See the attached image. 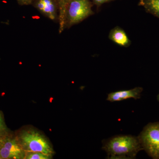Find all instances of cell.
Returning a JSON list of instances; mask_svg holds the SVG:
<instances>
[{"instance_id": "obj_3", "label": "cell", "mask_w": 159, "mask_h": 159, "mask_svg": "<svg viewBox=\"0 0 159 159\" xmlns=\"http://www.w3.org/2000/svg\"><path fill=\"white\" fill-rule=\"evenodd\" d=\"M89 0H71L67 7L65 28L81 22L93 14Z\"/></svg>"}, {"instance_id": "obj_9", "label": "cell", "mask_w": 159, "mask_h": 159, "mask_svg": "<svg viewBox=\"0 0 159 159\" xmlns=\"http://www.w3.org/2000/svg\"><path fill=\"white\" fill-rule=\"evenodd\" d=\"M139 5L146 12L159 19V0H139Z\"/></svg>"}, {"instance_id": "obj_10", "label": "cell", "mask_w": 159, "mask_h": 159, "mask_svg": "<svg viewBox=\"0 0 159 159\" xmlns=\"http://www.w3.org/2000/svg\"><path fill=\"white\" fill-rule=\"evenodd\" d=\"M59 5V33L65 29V17L67 7L71 0H57Z\"/></svg>"}, {"instance_id": "obj_16", "label": "cell", "mask_w": 159, "mask_h": 159, "mask_svg": "<svg viewBox=\"0 0 159 159\" xmlns=\"http://www.w3.org/2000/svg\"><path fill=\"white\" fill-rule=\"evenodd\" d=\"M1 135H2V134H1ZM1 135H0V136H1Z\"/></svg>"}, {"instance_id": "obj_4", "label": "cell", "mask_w": 159, "mask_h": 159, "mask_svg": "<svg viewBox=\"0 0 159 159\" xmlns=\"http://www.w3.org/2000/svg\"><path fill=\"white\" fill-rule=\"evenodd\" d=\"M143 150L155 159H159V122L150 123L138 136Z\"/></svg>"}, {"instance_id": "obj_11", "label": "cell", "mask_w": 159, "mask_h": 159, "mask_svg": "<svg viewBox=\"0 0 159 159\" xmlns=\"http://www.w3.org/2000/svg\"><path fill=\"white\" fill-rule=\"evenodd\" d=\"M52 156L46 154L42 152H25L24 158L25 159H50Z\"/></svg>"}, {"instance_id": "obj_15", "label": "cell", "mask_w": 159, "mask_h": 159, "mask_svg": "<svg viewBox=\"0 0 159 159\" xmlns=\"http://www.w3.org/2000/svg\"><path fill=\"white\" fill-rule=\"evenodd\" d=\"M157 99L158 101L159 102V94L157 96Z\"/></svg>"}, {"instance_id": "obj_13", "label": "cell", "mask_w": 159, "mask_h": 159, "mask_svg": "<svg viewBox=\"0 0 159 159\" xmlns=\"http://www.w3.org/2000/svg\"><path fill=\"white\" fill-rule=\"evenodd\" d=\"M33 0H17L18 3L20 6H29L31 5Z\"/></svg>"}, {"instance_id": "obj_1", "label": "cell", "mask_w": 159, "mask_h": 159, "mask_svg": "<svg viewBox=\"0 0 159 159\" xmlns=\"http://www.w3.org/2000/svg\"><path fill=\"white\" fill-rule=\"evenodd\" d=\"M102 149L108 158L134 159L143 150L138 137L119 135L102 141Z\"/></svg>"}, {"instance_id": "obj_6", "label": "cell", "mask_w": 159, "mask_h": 159, "mask_svg": "<svg viewBox=\"0 0 159 159\" xmlns=\"http://www.w3.org/2000/svg\"><path fill=\"white\" fill-rule=\"evenodd\" d=\"M31 5L44 16L58 22L59 5L57 0H33Z\"/></svg>"}, {"instance_id": "obj_7", "label": "cell", "mask_w": 159, "mask_h": 159, "mask_svg": "<svg viewBox=\"0 0 159 159\" xmlns=\"http://www.w3.org/2000/svg\"><path fill=\"white\" fill-rule=\"evenodd\" d=\"M142 91V88L138 87L131 89L112 92L108 94L107 100L110 102H114L122 101L131 98L139 99L141 97Z\"/></svg>"}, {"instance_id": "obj_14", "label": "cell", "mask_w": 159, "mask_h": 159, "mask_svg": "<svg viewBox=\"0 0 159 159\" xmlns=\"http://www.w3.org/2000/svg\"><path fill=\"white\" fill-rule=\"evenodd\" d=\"M93 1L96 5L97 6H99V5H101V4L107 2L111 1V0H93Z\"/></svg>"}, {"instance_id": "obj_8", "label": "cell", "mask_w": 159, "mask_h": 159, "mask_svg": "<svg viewBox=\"0 0 159 159\" xmlns=\"http://www.w3.org/2000/svg\"><path fill=\"white\" fill-rule=\"evenodd\" d=\"M109 38L118 45L122 47H128L131 42L124 30L120 27H116L110 31Z\"/></svg>"}, {"instance_id": "obj_2", "label": "cell", "mask_w": 159, "mask_h": 159, "mask_svg": "<svg viewBox=\"0 0 159 159\" xmlns=\"http://www.w3.org/2000/svg\"><path fill=\"white\" fill-rule=\"evenodd\" d=\"M16 136L25 152H40L51 156L54 154L50 143L39 133L31 130L22 131Z\"/></svg>"}, {"instance_id": "obj_12", "label": "cell", "mask_w": 159, "mask_h": 159, "mask_svg": "<svg viewBox=\"0 0 159 159\" xmlns=\"http://www.w3.org/2000/svg\"><path fill=\"white\" fill-rule=\"evenodd\" d=\"M8 131L9 130L7 129L4 120V116L2 112L0 111V135L5 133Z\"/></svg>"}, {"instance_id": "obj_5", "label": "cell", "mask_w": 159, "mask_h": 159, "mask_svg": "<svg viewBox=\"0 0 159 159\" xmlns=\"http://www.w3.org/2000/svg\"><path fill=\"white\" fill-rule=\"evenodd\" d=\"M25 151L18 141L16 135L9 132L0 136V159H24Z\"/></svg>"}]
</instances>
